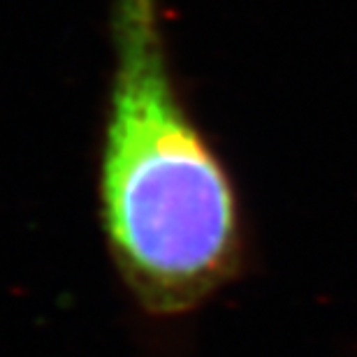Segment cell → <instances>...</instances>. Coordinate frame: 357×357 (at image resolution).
<instances>
[{"label": "cell", "instance_id": "cell-1", "mask_svg": "<svg viewBox=\"0 0 357 357\" xmlns=\"http://www.w3.org/2000/svg\"><path fill=\"white\" fill-rule=\"evenodd\" d=\"M109 26L100 232L139 311L190 316L244 274L241 197L178 89L160 0H114Z\"/></svg>", "mask_w": 357, "mask_h": 357}]
</instances>
